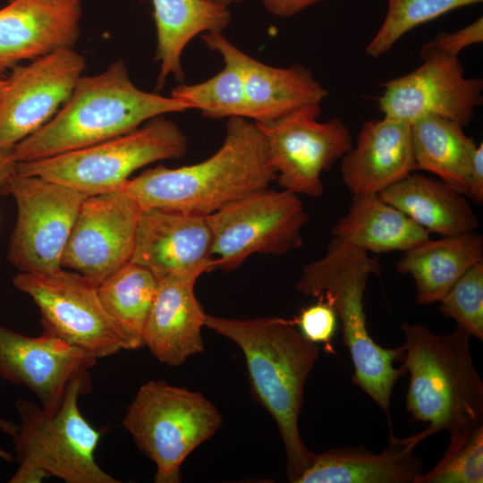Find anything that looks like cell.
<instances>
[{
  "label": "cell",
  "mask_w": 483,
  "mask_h": 483,
  "mask_svg": "<svg viewBox=\"0 0 483 483\" xmlns=\"http://www.w3.org/2000/svg\"><path fill=\"white\" fill-rule=\"evenodd\" d=\"M420 56L423 62L417 69L384 83L380 111L409 123L434 115L468 126L482 104V80L465 77L459 57L431 42L421 47Z\"/></svg>",
  "instance_id": "4fadbf2b"
},
{
  "label": "cell",
  "mask_w": 483,
  "mask_h": 483,
  "mask_svg": "<svg viewBox=\"0 0 483 483\" xmlns=\"http://www.w3.org/2000/svg\"><path fill=\"white\" fill-rule=\"evenodd\" d=\"M186 111L176 99L137 88L122 60L81 76L62 108L13 147L14 161L47 158L131 132L150 119Z\"/></svg>",
  "instance_id": "3957f363"
},
{
  "label": "cell",
  "mask_w": 483,
  "mask_h": 483,
  "mask_svg": "<svg viewBox=\"0 0 483 483\" xmlns=\"http://www.w3.org/2000/svg\"><path fill=\"white\" fill-rule=\"evenodd\" d=\"M483 261V238L475 231L443 236L420 243L406 251L395 265L414 281L416 302L439 301L472 266Z\"/></svg>",
  "instance_id": "603a6c76"
},
{
  "label": "cell",
  "mask_w": 483,
  "mask_h": 483,
  "mask_svg": "<svg viewBox=\"0 0 483 483\" xmlns=\"http://www.w3.org/2000/svg\"><path fill=\"white\" fill-rule=\"evenodd\" d=\"M13 285L38 306L43 333L80 349L95 359L126 350L123 337L106 311L97 285L76 272H19Z\"/></svg>",
  "instance_id": "30bf717a"
},
{
  "label": "cell",
  "mask_w": 483,
  "mask_h": 483,
  "mask_svg": "<svg viewBox=\"0 0 483 483\" xmlns=\"http://www.w3.org/2000/svg\"><path fill=\"white\" fill-rule=\"evenodd\" d=\"M202 269L157 277L156 295L144 331V346L159 361L181 366L204 351L201 329L205 326L202 306L194 288Z\"/></svg>",
  "instance_id": "d6986e66"
},
{
  "label": "cell",
  "mask_w": 483,
  "mask_h": 483,
  "mask_svg": "<svg viewBox=\"0 0 483 483\" xmlns=\"http://www.w3.org/2000/svg\"><path fill=\"white\" fill-rule=\"evenodd\" d=\"M322 0H262L266 9L280 18L291 17Z\"/></svg>",
  "instance_id": "d590c367"
},
{
  "label": "cell",
  "mask_w": 483,
  "mask_h": 483,
  "mask_svg": "<svg viewBox=\"0 0 483 483\" xmlns=\"http://www.w3.org/2000/svg\"><path fill=\"white\" fill-rule=\"evenodd\" d=\"M483 423L452 434L443 458L415 483H482Z\"/></svg>",
  "instance_id": "4dcf8cb0"
},
{
  "label": "cell",
  "mask_w": 483,
  "mask_h": 483,
  "mask_svg": "<svg viewBox=\"0 0 483 483\" xmlns=\"http://www.w3.org/2000/svg\"><path fill=\"white\" fill-rule=\"evenodd\" d=\"M386 17L366 47L372 57L387 51L407 32L454 9L483 0H386Z\"/></svg>",
  "instance_id": "f546056e"
},
{
  "label": "cell",
  "mask_w": 483,
  "mask_h": 483,
  "mask_svg": "<svg viewBox=\"0 0 483 483\" xmlns=\"http://www.w3.org/2000/svg\"><path fill=\"white\" fill-rule=\"evenodd\" d=\"M142 209L122 190L86 196L61 267L95 285L131 261Z\"/></svg>",
  "instance_id": "5bb4252c"
},
{
  "label": "cell",
  "mask_w": 483,
  "mask_h": 483,
  "mask_svg": "<svg viewBox=\"0 0 483 483\" xmlns=\"http://www.w3.org/2000/svg\"><path fill=\"white\" fill-rule=\"evenodd\" d=\"M186 150L187 139L178 125L159 115L131 132L87 148L17 162L14 174L40 176L91 196L116 191L136 170L180 158Z\"/></svg>",
  "instance_id": "52a82bcc"
},
{
  "label": "cell",
  "mask_w": 483,
  "mask_h": 483,
  "mask_svg": "<svg viewBox=\"0 0 483 483\" xmlns=\"http://www.w3.org/2000/svg\"><path fill=\"white\" fill-rule=\"evenodd\" d=\"M371 274L379 275L377 258L333 237L326 254L304 267L296 287L305 295L323 298L334 309L354 365L352 381L389 417L393 388L405 372L394 363L405 352L402 346H379L367 330L363 299Z\"/></svg>",
  "instance_id": "5b68a950"
},
{
  "label": "cell",
  "mask_w": 483,
  "mask_h": 483,
  "mask_svg": "<svg viewBox=\"0 0 483 483\" xmlns=\"http://www.w3.org/2000/svg\"><path fill=\"white\" fill-rule=\"evenodd\" d=\"M85 66L84 56L74 48L14 66L0 102V148H13L50 121L70 97Z\"/></svg>",
  "instance_id": "9a60e30c"
},
{
  "label": "cell",
  "mask_w": 483,
  "mask_h": 483,
  "mask_svg": "<svg viewBox=\"0 0 483 483\" xmlns=\"http://www.w3.org/2000/svg\"><path fill=\"white\" fill-rule=\"evenodd\" d=\"M215 269L235 270L251 255H283L302 244L309 221L298 195L267 188L206 216Z\"/></svg>",
  "instance_id": "9c48e42d"
},
{
  "label": "cell",
  "mask_w": 483,
  "mask_h": 483,
  "mask_svg": "<svg viewBox=\"0 0 483 483\" xmlns=\"http://www.w3.org/2000/svg\"><path fill=\"white\" fill-rule=\"evenodd\" d=\"M222 422L217 408L200 393L150 380L128 405L123 426L156 464L155 482L179 483L182 462Z\"/></svg>",
  "instance_id": "ba28073f"
},
{
  "label": "cell",
  "mask_w": 483,
  "mask_h": 483,
  "mask_svg": "<svg viewBox=\"0 0 483 483\" xmlns=\"http://www.w3.org/2000/svg\"><path fill=\"white\" fill-rule=\"evenodd\" d=\"M337 317L331 305L323 298L311 306L301 310L292 320L300 333L312 343H325L327 352H333L332 338L336 329Z\"/></svg>",
  "instance_id": "d6a6232c"
},
{
  "label": "cell",
  "mask_w": 483,
  "mask_h": 483,
  "mask_svg": "<svg viewBox=\"0 0 483 483\" xmlns=\"http://www.w3.org/2000/svg\"><path fill=\"white\" fill-rule=\"evenodd\" d=\"M401 329L402 368L410 373L407 411L428 423L402 439L415 447L441 430L452 435L483 423V383L470 351L471 335L458 325L449 335L434 334L420 323H403Z\"/></svg>",
  "instance_id": "277c9868"
},
{
  "label": "cell",
  "mask_w": 483,
  "mask_h": 483,
  "mask_svg": "<svg viewBox=\"0 0 483 483\" xmlns=\"http://www.w3.org/2000/svg\"><path fill=\"white\" fill-rule=\"evenodd\" d=\"M17 206L9 261L25 273L61 268V259L86 195L37 175L13 174L0 187Z\"/></svg>",
  "instance_id": "8fae6325"
},
{
  "label": "cell",
  "mask_w": 483,
  "mask_h": 483,
  "mask_svg": "<svg viewBox=\"0 0 483 483\" xmlns=\"http://www.w3.org/2000/svg\"><path fill=\"white\" fill-rule=\"evenodd\" d=\"M411 126L417 170L436 174L467 197L477 149L474 140L458 123L439 116L421 117Z\"/></svg>",
  "instance_id": "4316f807"
},
{
  "label": "cell",
  "mask_w": 483,
  "mask_h": 483,
  "mask_svg": "<svg viewBox=\"0 0 483 483\" xmlns=\"http://www.w3.org/2000/svg\"><path fill=\"white\" fill-rule=\"evenodd\" d=\"M0 458L5 459L6 461H11L12 455L9 453L0 449Z\"/></svg>",
  "instance_id": "f35d334b"
},
{
  "label": "cell",
  "mask_w": 483,
  "mask_h": 483,
  "mask_svg": "<svg viewBox=\"0 0 483 483\" xmlns=\"http://www.w3.org/2000/svg\"><path fill=\"white\" fill-rule=\"evenodd\" d=\"M205 326L230 339L244 354L255 399L272 416L284 442L286 475L296 483L316 453L299 432L303 389L318 356V347L278 318L238 319L206 313Z\"/></svg>",
  "instance_id": "7a4b0ae2"
},
{
  "label": "cell",
  "mask_w": 483,
  "mask_h": 483,
  "mask_svg": "<svg viewBox=\"0 0 483 483\" xmlns=\"http://www.w3.org/2000/svg\"><path fill=\"white\" fill-rule=\"evenodd\" d=\"M81 0H7L0 9V75L24 60L74 48Z\"/></svg>",
  "instance_id": "e0dca14e"
},
{
  "label": "cell",
  "mask_w": 483,
  "mask_h": 483,
  "mask_svg": "<svg viewBox=\"0 0 483 483\" xmlns=\"http://www.w3.org/2000/svg\"><path fill=\"white\" fill-rule=\"evenodd\" d=\"M332 233L369 253L404 252L430 239L428 231L377 194L353 195Z\"/></svg>",
  "instance_id": "484cf974"
},
{
  "label": "cell",
  "mask_w": 483,
  "mask_h": 483,
  "mask_svg": "<svg viewBox=\"0 0 483 483\" xmlns=\"http://www.w3.org/2000/svg\"><path fill=\"white\" fill-rule=\"evenodd\" d=\"M415 170L411 123L385 115L362 125L341 165L352 195H378Z\"/></svg>",
  "instance_id": "ffe728a7"
},
{
  "label": "cell",
  "mask_w": 483,
  "mask_h": 483,
  "mask_svg": "<svg viewBox=\"0 0 483 483\" xmlns=\"http://www.w3.org/2000/svg\"><path fill=\"white\" fill-rule=\"evenodd\" d=\"M216 1L221 3V4H225V5H228V4H232V3H239V2H241L242 0H216Z\"/></svg>",
  "instance_id": "60d3db41"
},
{
  "label": "cell",
  "mask_w": 483,
  "mask_h": 483,
  "mask_svg": "<svg viewBox=\"0 0 483 483\" xmlns=\"http://www.w3.org/2000/svg\"><path fill=\"white\" fill-rule=\"evenodd\" d=\"M320 105H309L270 123H255L262 132L275 181L296 195L318 198L321 174L352 147L351 133L339 118L318 122Z\"/></svg>",
  "instance_id": "7c38bea8"
},
{
  "label": "cell",
  "mask_w": 483,
  "mask_h": 483,
  "mask_svg": "<svg viewBox=\"0 0 483 483\" xmlns=\"http://www.w3.org/2000/svg\"><path fill=\"white\" fill-rule=\"evenodd\" d=\"M96 362L55 336H28L0 326V377L30 389L46 411H55L70 381Z\"/></svg>",
  "instance_id": "2e32d148"
},
{
  "label": "cell",
  "mask_w": 483,
  "mask_h": 483,
  "mask_svg": "<svg viewBox=\"0 0 483 483\" xmlns=\"http://www.w3.org/2000/svg\"><path fill=\"white\" fill-rule=\"evenodd\" d=\"M15 164L13 148H0V187L14 174Z\"/></svg>",
  "instance_id": "8d00e7d4"
},
{
  "label": "cell",
  "mask_w": 483,
  "mask_h": 483,
  "mask_svg": "<svg viewBox=\"0 0 483 483\" xmlns=\"http://www.w3.org/2000/svg\"><path fill=\"white\" fill-rule=\"evenodd\" d=\"M378 196L429 233L450 236L479 225L466 196L441 180L411 173Z\"/></svg>",
  "instance_id": "cb8c5ba5"
},
{
  "label": "cell",
  "mask_w": 483,
  "mask_h": 483,
  "mask_svg": "<svg viewBox=\"0 0 483 483\" xmlns=\"http://www.w3.org/2000/svg\"><path fill=\"white\" fill-rule=\"evenodd\" d=\"M4 87H5V80L0 79V102L4 94Z\"/></svg>",
  "instance_id": "ab89813d"
},
{
  "label": "cell",
  "mask_w": 483,
  "mask_h": 483,
  "mask_svg": "<svg viewBox=\"0 0 483 483\" xmlns=\"http://www.w3.org/2000/svg\"><path fill=\"white\" fill-rule=\"evenodd\" d=\"M483 41V18L479 17L472 23L453 32L439 34L431 44L440 51L458 56L467 47Z\"/></svg>",
  "instance_id": "836d02e7"
},
{
  "label": "cell",
  "mask_w": 483,
  "mask_h": 483,
  "mask_svg": "<svg viewBox=\"0 0 483 483\" xmlns=\"http://www.w3.org/2000/svg\"><path fill=\"white\" fill-rule=\"evenodd\" d=\"M152 4L157 36L155 60L160 64L157 89L160 90L170 75L183 80L181 56L188 43L202 32H222L231 21V13L216 0H152Z\"/></svg>",
  "instance_id": "d4e9b609"
},
{
  "label": "cell",
  "mask_w": 483,
  "mask_h": 483,
  "mask_svg": "<svg viewBox=\"0 0 483 483\" xmlns=\"http://www.w3.org/2000/svg\"><path fill=\"white\" fill-rule=\"evenodd\" d=\"M17 427L18 425L13 421L0 418V430H2L4 433L13 436L17 430Z\"/></svg>",
  "instance_id": "74e56055"
},
{
  "label": "cell",
  "mask_w": 483,
  "mask_h": 483,
  "mask_svg": "<svg viewBox=\"0 0 483 483\" xmlns=\"http://www.w3.org/2000/svg\"><path fill=\"white\" fill-rule=\"evenodd\" d=\"M157 279L148 268L128 262L97 286L99 299L118 328L126 350L144 346V331Z\"/></svg>",
  "instance_id": "f1b7e54d"
},
{
  "label": "cell",
  "mask_w": 483,
  "mask_h": 483,
  "mask_svg": "<svg viewBox=\"0 0 483 483\" xmlns=\"http://www.w3.org/2000/svg\"><path fill=\"white\" fill-rule=\"evenodd\" d=\"M264 136L254 122L230 117L225 140L206 160L178 168L157 165L120 189L142 210L208 216L275 181Z\"/></svg>",
  "instance_id": "6da1fadb"
},
{
  "label": "cell",
  "mask_w": 483,
  "mask_h": 483,
  "mask_svg": "<svg viewBox=\"0 0 483 483\" xmlns=\"http://www.w3.org/2000/svg\"><path fill=\"white\" fill-rule=\"evenodd\" d=\"M201 38L207 47L221 54L225 67L206 81L178 85L172 89L171 97L186 110L198 109L208 118H249L237 47L222 32H207Z\"/></svg>",
  "instance_id": "83f0119b"
},
{
  "label": "cell",
  "mask_w": 483,
  "mask_h": 483,
  "mask_svg": "<svg viewBox=\"0 0 483 483\" xmlns=\"http://www.w3.org/2000/svg\"><path fill=\"white\" fill-rule=\"evenodd\" d=\"M89 386V373L73 377L54 411L18 399L20 418L12 436L19 468L10 483H36L56 477L67 483H118L97 463L101 434L81 414L78 399Z\"/></svg>",
  "instance_id": "8992f818"
},
{
  "label": "cell",
  "mask_w": 483,
  "mask_h": 483,
  "mask_svg": "<svg viewBox=\"0 0 483 483\" xmlns=\"http://www.w3.org/2000/svg\"><path fill=\"white\" fill-rule=\"evenodd\" d=\"M415 447L393 434L378 454L363 447H342L316 454L296 483H415L423 462Z\"/></svg>",
  "instance_id": "44dd1931"
},
{
  "label": "cell",
  "mask_w": 483,
  "mask_h": 483,
  "mask_svg": "<svg viewBox=\"0 0 483 483\" xmlns=\"http://www.w3.org/2000/svg\"><path fill=\"white\" fill-rule=\"evenodd\" d=\"M249 118L255 123L276 121L309 105H320L327 91L310 70L296 64L280 68L263 64L238 47Z\"/></svg>",
  "instance_id": "7402d4cb"
},
{
  "label": "cell",
  "mask_w": 483,
  "mask_h": 483,
  "mask_svg": "<svg viewBox=\"0 0 483 483\" xmlns=\"http://www.w3.org/2000/svg\"><path fill=\"white\" fill-rule=\"evenodd\" d=\"M212 233L207 217L162 209L142 210L131 261L160 277L214 270Z\"/></svg>",
  "instance_id": "ac0fdd59"
},
{
  "label": "cell",
  "mask_w": 483,
  "mask_h": 483,
  "mask_svg": "<svg viewBox=\"0 0 483 483\" xmlns=\"http://www.w3.org/2000/svg\"><path fill=\"white\" fill-rule=\"evenodd\" d=\"M439 311L483 340V261L467 270L439 301Z\"/></svg>",
  "instance_id": "1f68e13d"
},
{
  "label": "cell",
  "mask_w": 483,
  "mask_h": 483,
  "mask_svg": "<svg viewBox=\"0 0 483 483\" xmlns=\"http://www.w3.org/2000/svg\"><path fill=\"white\" fill-rule=\"evenodd\" d=\"M467 197L476 204L483 201V143L477 146L475 151L470 179Z\"/></svg>",
  "instance_id": "e575fe53"
}]
</instances>
